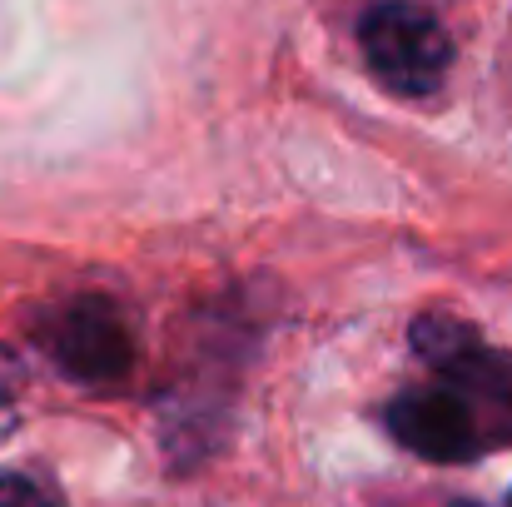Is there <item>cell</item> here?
Here are the masks:
<instances>
[{
	"label": "cell",
	"instance_id": "obj_1",
	"mask_svg": "<svg viewBox=\"0 0 512 507\" xmlns=\"http://www.w3.org/2000/svg\"><path fill=\"white\" fill-rule=\"evenodd\" d=\"M358 45L368 70L398 95H433L453 65L448 30L438 25V15H428L413 0L373 5L358 25Z\"/></svg>",
	"mask_w": 512,
	"mask_h": 507
},
{
	"label": "cell",
	"instance_id": "obj_2",
	"mask_svg": "<svg viewBox=\"0 0 512 507\" xmlns=\"http://www.w3.org/2000/svg\"><path fill=\"white\" fill-rule=\"evenodd\" d=\"M40 343L60 373H70L75 383H90V388H110L135 368L130 324L120 319L115 304H105L95 294H80L65 309H55L40 324Z\"/></svg>",
	"mask_w": 512,
	"mask_h": 507
},
{
	"label": "cell",
	"instance_id": "obj_3",
	"mask_svg": "<svg viewBox=\"0 0 512 507\" xmlns=\"http://www.w3.org/2000/svg\"><path fill=\"white\" fill-rule=\"evenodd\" d=\"M383 418H388L393 438L428 463H463L478 448L473 403L453 388H408L388 403Z\"/></svg>",
	"mask_w": 512,
	"mask_h": 507
},
{
	"label": "cell",
	"instance_id": "obj_4",
	"mask_svg": "<svg viewBox=\"0 0 512 507\" xmlns=\"http://www.w3.org/2000/svg\"><path fill=\"white\" fill-rule=\"evenodd\" d=\"M413 348H418V358H428L443 378H458V373L483 353L478 334H473L468 324L448 319V314H423V319L413 324Z\"/></svg>",
	"mask_w": 512,
	"mask_h": 507
},
{
	"label": "cell",
	"instance_id": "obj_5",
	"mask_svg": "<svg viewBox=\"0 0 512 507\" xmlns=\"http://www.w3.org/2000/svg\"><path fill=\"white\" fill-rule=\"evenodd\" d=\"M0 507H55L45 488H35L20 473H0Z\"/></svg>",
	"mask_w": 512,
	"mask_h": 507
},
{
	"label": "cell",
	"instance_id": "obj_6",
	"mask_svg": "<svg viewBox=\"0 0 512 507\" xmlns=\"http://www.w3.org/2000/svg\"><path fill=\"white\" fill-rule=\"evenodd\" d=\"M453 507H483V503H453Z\"/></svg>",
	"mask_w": 512,
	"mask_h": 507
},
{
	"label": "cell",
	"instance_id": "obj_7",
	"mask_svg": "<svg viewBox=\"0 0 512 507\" xmlns=\"http://www.w3.org/2000/svg\"><path fill=\"white\" fill-rule=\"evenodd\" d=\"M508 507H512V503H508Z\"/></svg>",
	"mask_w": 512,
	"mask_h": 507
}]
</instances>
